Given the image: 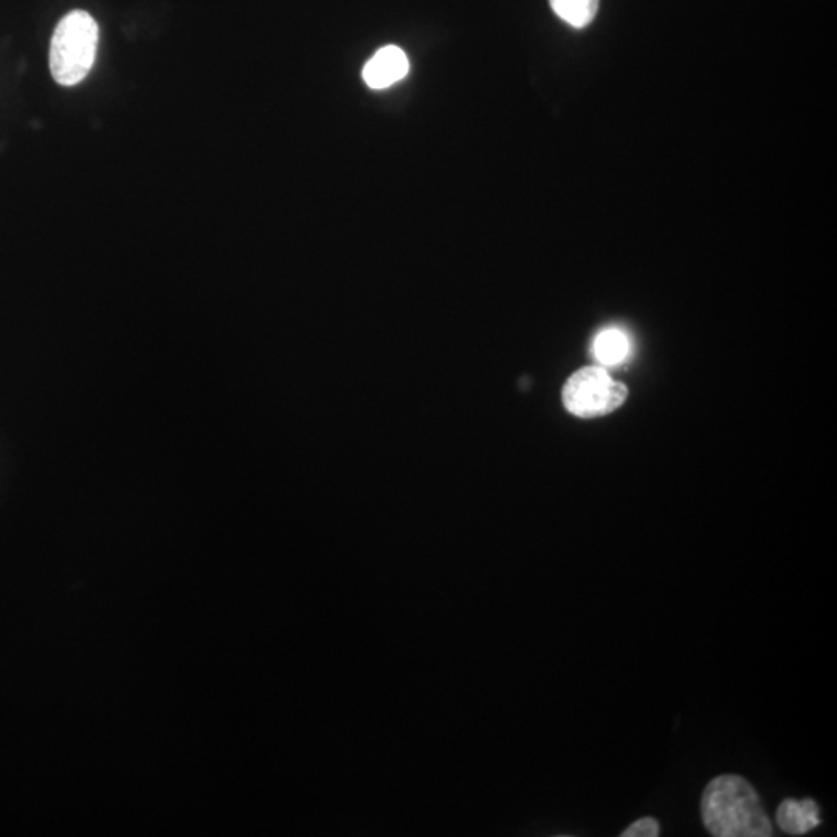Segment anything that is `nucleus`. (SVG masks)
Returning a JSON list of instances; mask_svg holds the SVG:
<instances>
[{
  "instance_id": "6",
  "label": "nucleus",
  "mask_w": 837,
  "mask_h": 837,
  "mask_svg": "<svg viewBox=\"0 0 837 837\" xmlns=\"http://www.w3.org/2000/svg\"><path fill=\"white\" fill-rule=\"evenodd\" d=\"M558 18L574 28H585L596 18L600 0H549Z\"/></svg>"
},
{
  "instance_id": "2",
  "label": "nucleus",
  "mask_w": 837,
  "mask_h": 837,
  "mask_svg": "<svg viewBox=\"0 0 837 837\" xmlns=\"http://www.w3.org/2000/svg\"><path fill=\"white\" fill-rule=\"evenodd\" d=\"M100 30L86 11L75 10L56 25L50 44V72L61 86H76L89 75L97 58Z\"/></svg>"
},
{
  "instance_id": "8",
  "label": "nucleus",
  "mask_w": 837,
  "mask_h": 837,
  "mask_svg": "<svg viewBox=\"0 0 837 837\" xmlns=\"http://www.w3.org/2000/svg\"><path fill=\"white\" fill-rule=\"evenodd\" d=\"M661 834V827L659 822L653 817H642L636 820L624 833L620 834L622 837H656Z\"/></svg>"
},
{
  "instance_id": "3",
  "label": "nucleus",
  "mask_w": 837,
  "mask_h": 837,
  "mask_svg": "<svg viewBox=\"0 0 837 837\" xmlns=\"http://www.w3.org/2000/svg\"><path fill=\"white\" fill-rule=\"evenodd\" d=\"M627 397V386L611 379L605 369L596 366L574 372L562 391L566 410L582 419L607 416L622 407Z\"/></svg>"
},
{
  "instance_id": "5",
  "label": "nucleus",
  "mask_w": 837,
  "mask_h": 837,
  "mask_svg": "<svg viewBox=\"0 0 837 837\" xmlns=\"http://www.w3.org/2000/svg\"><path fill=\"white\" fill-rule=\"evenodd\" d=\"M780 830L802 836L820 825V808L813 799H785L775 813Z\"/></svg>"
},
{
  "instance_id": "1",
  "label": "nucleus",
  "mask_w": 837,
  "mask_h": 837,
  "mask_svg": "<svg viewBox=\"0 0 837 837\" xmlns=\"http://www.w3.org/2000/svg\"><path fill=\"white\" fill-rule=\"evenodd\" d=\"M704 827L715 837H769L774 834L762 800L748 780L718 775L701 797Z\"/></svg>"
},
{
  "instance_id": "7",
  "label": "nucleus",
  "mask_w": 837,
  "mask_h": 837,
  "mask_svg": "<svg viewBox=\"0 0 837 837\" xmlns=\"http://www.w3.org/2000/svg\"><path fill=\"white\" fill-rule=\"evenodd\" d=\"M628 340L616 329L603 331L594 340V355L603 365H617L627 357Z\"/></svg>"
},
{
  "instance_id": "4",
  "label": "nucleus",
  "mask_w": 837,
  "mask_h": 837,
  "mask_svg": "<svg viewBox=\"0 0 837 837\" xmlns=\"http://www.w3.org/2000/svg\"><path fill=\"white\" fill-rule=\"evenodd\" d=\"M410 72L407 53L396 45H386L363 67V81L371 89H386L399 83Z\"/></svg>"
}]
</instances>
